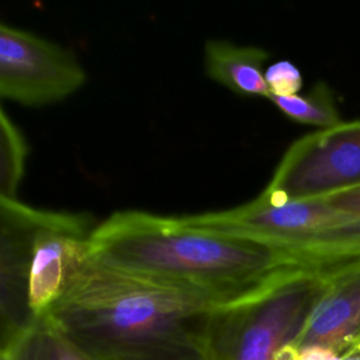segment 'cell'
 Masks as SVG:
<instances>
[{
	"label": "cell",
	"instance_id": "6da1fadb",
	"mask_svg": "<svg viewBox=\"0 0 360 360\" xmlns=\"http://www.w3.org/2000/svg\"><path fill=\"white\" fill-rule=\"evenodd\" d=\"M207 297L89 257L48 312L97 360H207Z\"/></svg>",
	"mask_w": 360,
	"mask_h": 360
},
{
	"label": "cell",
	"instance_id": "7a4b0ae2",
	"mask_svg": "<svg viewBox=\"0 0 360 360\" xmlns=\"http://www.w3.org/2000/svg\"><path fill=\"white\" fill-rule=\"evenodd\" d=\"M89 257L193 290L214 305L242 298L277 273L305 267L290 255L238 233L138 210L97 224Z\"/></svg>",
	"mask_w": 360,
	"mask_h": 360
},
{
	"label": "cell",
	"instance_id": "3957f363",
	"mask_svg": "<svg viewBox=\"0 0 360 360\" xmlns=\"http://www.w3.org/2000/svg\"><path fill=\"white\" fill-rule=\"evenodd\" d=\"M94 218L0 198L3 339L46 315L89 259Z\"/></svg>",
	"mask_w": 360,
	"mask_h": 360
},
{
	"label": "cell",
	"instance_id": "277c9868",
	"mask_svg": "<svg viewBox=\"0 0 360 360\" xmlns=\"http://www.w3.org/2000/svg\"><path fill=\"white\" fill-rule=\"evenodd\" d=\"M335 266L290 267L256 291L212 307L205 329L207 360H276L298 339Z\"/></svg>",
	"mask_w": 360,
	"mask_h": 360
},
{
	"label": "cell",
	"instance_id": "5b68a950",
	"mask_svg": "<svg viewBox=\"0 0 360 360\" xmlns=\"http://www.w3.org/2000/svg\"><path fill=\"white\" fill-rule=\"evenodd\" d=\"M186 218L264 243L305 267H329L360 256V218L325 198L285 200L262 191L242 205Z\"/></svg>",
	"mask_w": 360,
	"mask_h": 360
},
{
	"label": "cell",
	"instance_id": "8992f818",
	"mask_svg": "<svg viewBox=\"0 0 360 360\" xmlns=\"http://www.w3.org/2000/svg\"><path fill=\"white\" fill-rule=\"evenodd\" d=\"M360 186V120L294 141L263 190L285 200H318Z\"/></svg>",
	"mask_w": 360,
	"mask_h": 360
},
{
	"label": "cell",
	"instance_id": "52a82bcc",
	"mask_svg": "<svg viewBox=\"0 0 360 360\" xmlns=\"http://www.w3.org/2000/svg\"><path fill=\"white\" fill-rule=\"evenodd\" d=\"M86 80L87 73L75 52L30 31L1 22V98L28 107H42L75 94Z\"/></svg>",
	"mask_w": 360,
	"mask_h": 360
},
{
	"label": "cell",
	"instance_id": "ba28073f",
	"mask_svg": "<svg viewBox=\"0 0 360 360\" xmlns=\"http://www.w3.org/2000/svg\"><path fill=\"white\" fill-rule=\"evenodd\" d=\"M314 345L339 354L360 346V256L332 269L325 292L294 343L297 349Z\"/></svg>",
	"mask_w": 360,
	"mask_h": 360
},
{
	"label": "cell",
	"instance_id": "9c48e42d",
	"mask_svg": "<svg viewBox=\"0 0 360 360\" xmlns=\"http://www.w3.org/2000/svg\"><path fill=\"white\" fill-rule=\"evenodd\" d=\"M269 52L260 46L238 45L228 39H210L204 45L207 76L240 96L270 98L264 80Z\"/></svg>",
	"mask_w": 360,
	"mask_h": 360
},
{
	"label": "cell",
	"instance_id": "30bf717a",
	"mask_svg": "<svg viewBox=\"0 0 360 360\" xmlns=\"http://www.w3.org/2000/svg\"><path fill=\"white\" fill-rule=\"evenodd\" d=\"M1 360H97L77 347L46 314L3 339Z\"/></svg>",
	"mask_w": 360,
	"mask_h": 360
},
{
	"label": "cell",
	"instance_id": "8fae6325",
	"mask_svg": "<svg viewBox=\"0 0 360 360\" xmlns=\"http://www.w3.org/2000/svg\"><path fill=\"white\" fill-rule=\"evenodd\" d=\"M281 114L294 122L325 129L342 122L332 89L325 82H318L307 94L288 97L273 96L269 98Z\"/></svg>",
	"mask_w": 360,
	"mask_h": 360
},
{
	"label": "cell",
	"instance_id": "7c38bea8",
	"mask_svg": "<svg viewBox=\"0 0 360 360\" xmlns=\"http://www.w3.org/2000/svg\"><path fill=\"white\" fill-rule=\"evenodd\" d=\"M28 156L27 141L7 114L0 110V198L15 200L24 179Z\"/></svg>",
	"mask_w": 360,
	"mask_h": 360
},
{
	"label": "cell",
	"instance_id": "4fadbf2b",
	"mask_svg": "<svg viewBox=\"0 0 360 360\" xmlns=\"http://www.w3.org/2000/svg\"><path fill=\"white\" fill-rule=\"evenodd\" d=\"M264 80L270 97H288L300 94L302 89V75L300 69L290 60H277L264 70Z\"/></svg>",
	"mask_w": 360,
	"mask_h": 360
},
{
	"label": "cell",
	"instance_id": "5bb4252c",
	"mask_svg": "<svg viewBox=\"0 0 360 360\" xmlns=\"http://www.w3.org/2000/svg\"><path fill=\"white\" fill-rule=\"evenodd\" d=\"M325 200L338 210L345 211L356 218H360V186L325 197Z\"/></svg>",
	"mask_w": 360,
	"mask_h": 360
},
{
	"label": "cell",
	"instance_id": "9a60e30c",
	"mask_svg": "<svg viewBox=\"0 0 360 360\" xmlns=\"http://www.w3.org/2000/svg\"><path fill=\"white\" fill-rule=\"evenodd\" d=\"M298 360H342V356L323 346H304L298 349Z\"/></svg>",
	"mask_w": 360,
	"mask_h": 360
},
{
	"label": "cell",
	"instance_id": "2e32d148",
	"mask_svg": "<svg viewBox=\"0 0 360 360\" xmlns=\"http://www.w3.org/2000/svg\"><path fill=\"white\" fill-rule=\"evenodd\" d=\"M276 360H298V349L294 345H288L277 353Z\"/></svg>",
	"mask_w": 360,
	"mask_h": 360
},
{
	"label": "cell",
	"instance_id": "e0dca14e",
	"mask_svg": "<svg viewBox=\"0 0 360 360\" xmlns=\"http://www.w3.org/2000/svg\"><path fill=\"white\" fill-rule=\"evenodd\" d=\"M342 360H360V346H353L340 353Z\"/></svg>",
	"mask_w": 360,
	"mask_h": 360
}]
</instances>
